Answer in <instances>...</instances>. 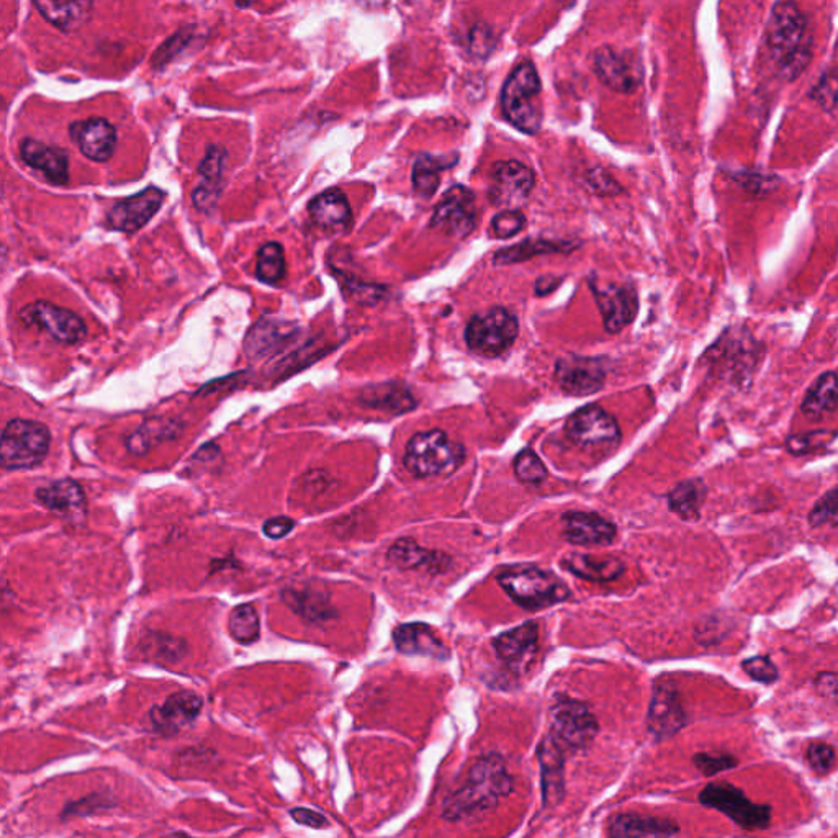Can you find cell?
<instances>
[{"mask_svg": "<svg viewBox=\"0 0 838 838\" xmlns=\"http://www.w3.org/2000/svg\"><path fill=\"white\" fill-rule=\"evenodd\" d=\"M513 791V778L500 755L478 758L458 790L442 806V816L451 823L472 819L495 809Z\"/></svg>", "mask_w": 838, "mask_h": 838, "instance_id": "6da1fadb", "label": "cell"}, {"mask_svg": "<svg viewBox=\"0 0 838 838\" xmlns=\"http://www.w3.org/2000/svg\"><path fill=\"white\" fill-rule=\"evenodd\" d=\"M765 42L777 59L778 75L794 81L806 71L813 58V35L803 10L794 2H777L771 7Z\"/></svg>", "mask_w": 838, "mask_h": 838, "instance_id": "7a4b0ae2", "label": "cell"}, {"mask_svg": "<svg viewBox=\"0 0 838 838\" xmlns=\"http://www.w3.org/2000/svg\"><path fill=\"white\" fill-rule=\"evenodd\" d=\"M542 86L537 69L521 63L511 71L501 91L505 118L528 135H535L542 125Z\"/></svg>", "mask_w": 838, "mask_h": 838, "instance_id": "3957f363", "label": "cell"}, {"mask_svg": "<svg viewBox=\"0 0 838 838\" xmlns=\"http://www.w3.org/2000/svg\"><path fill=\"white\" fill-rule=\"evenodd\" d=\"M404 461L417 477H448L464 464L465 449L441 429H432L418 432L408 441Z\"/></svg>", "mask_w": 838, "mask_h": 838, "instance_id": "277c9868", "label": "cell"}, {"mask_svg": "<svg viewBox=\"0 0 838 838\" xmlns=\"http://www.w3.org/2000/svg\"><path fill=\"white\" fill-rule=\"evenodd\" d=\"M498 584L518 607L529 611L544 610L571 597V591L557 575L535 567L503 571Z\"/></svg>", "mask_w": 838, "mask_h": 838, "instance_id": "5b68a950", "label": "cell"}, {"mask_svg": "<svg viewBox=\"0 0 838 838\" xmlns=\"http://www.w3.org/2000/svg\"><path fill=\"white\" fill-rule=\"evenodd\" d=\"M52 434L43 422L12 419L0 441V462L7 471H22L42 464L48 455Z\"/></svg>", "mask_w": 838, "mask_h": 838, "instance_id": "8992f818", "label": "cell"}, {"mask_svg": "<svg viewBox=\"0 0 838 838\" xmlns=\"http://www.w3.org/2000/svg\"><path fill=\"white\" fill-rule=\"evenodd\" d=\"M598 721L590 707L571 698H557L551 707V737L562 750H587L597 738Z\"/></svg>", "mask_w": 838, "mask_h": 838, "instance_id": "52a82bcc", "label": "cell"}, {"mask_svg": "<svg viewBox=\"0 0 838 838\" xmlns=\"http://www.w3.org/2000/svg\"><path fill=\"white\" fill-rule=\"evenodd\" d=\"M520 335L517 316L507 308H490L475 315L465 329V341L471 351L485 358H497L507 352Z\"/></svg>", "mask_w": 838, "mask_h": 838, "instance_id": "ba28073f", "label": "cell"}, {"mask_svg": "<svg viewBox=\"0 0 838 838\" xmlns=\"http://www.w3.org/2000/svg\"><path fill=\"white\" fill-rule=\"evenodd\" d=\"M700 803L726 814L741 829H767L771 820L770 807L751 803L744 791L729 783L710 784L704 788L700 794Z\"/></svg>", "mask_w": 838, "mask_h": 838, "instance_id": "9c48e42d", "label": "cell"}, {"mask_svg": "<svg viewBox=\"0 0 838 838\" xmlns=\"http://www.w3.org/2000/svg\"><path fill=\"white\" fill-rule=\"evenodd\" d=\"M477 223V205L471 189L454 185L449 189L432 213L431 228L451 238H467Z\"/></svg>", "mask_w": 838, "mask_h": 838, "instance_id": "30bf717a", "label": "cell"}, {"mask_svg": "<svg viewBox=\"0 0 838 838\" xmlns=\"http://www.w3.org/2000/svg\"><path fill=\"white\" fill-rule=\"evenodd\" d=\"M20 318L25 321V325L36 326L42 331L48 332L55 341L63 344H78L88 335V326L81 316L45 301L23 307L20 310Z\"/></svg>", "mask_w": 838, "mask_h": 838, "instance_id": "8fae6325", "label": "cell"}, {"mask_svg": "<svg viewBox=\"0 0 838 838\" xmlns=\"http://www.w3.org/2000/svg\"><path fill=\"white\" fill-rule=\"evenodd\" d=\"M488 201L497 207L517 210L529 197L535 184L532 169L521 161H498L491 166Z\"/></svg>", "mask_w": 838, "mask_h": 838, "instance_id": "7c38bea8", "label": "cell"}, {"mask_svg": "<svg viewBox=\"0 0 838 838\" xmlns=\"http://www.w3.org/2000/svg\"><path fill=\"white\" fill-rule=\"evenodd\" d=\"M567 434L575 444L587 449H611L621 441L616 419L597 405H588L571 415L567 422Z\"/></svg>", "mask_w": 838, "mask_h": 838, "instance_id": "4fadbf2b", "label": "cell"}, {"mask_svg": "<svg viewBox=\"0 0 838 838\" xmlns=\"http://www.w3.org/2000/svg\"><path fill=\"white\" fill-rule=\"evenodd\" d=\"M608 377L604 359L565 355L555 364V381L562 390L575 397H587L603 388Z\"/></svg>", "mask_w": 838, "mask_h": 838, "instance_id": "5bb4252c", "label": "cell"}, {"mask_svg": "<svg viewBox=\"0 0 838 838\" xmlns=\"http://www.w3.org/2000/svg\"><path fill=\"white\" fill-rule=\"evenodd\" d=\"M204 700L194 691H179L149 711L152 731L162 737H175L199 720Z\"/></svg>", "mask_w": 838, "mask_h": 838, "instance_id": "9a60e30c", "label": "cell"}, {"mask_svg": "<svg viewBox=\"0 0 838 838\" xmlns=\"http://www.w3.org/2000/svg\"><path fill=\"white\" fill-rule=\"evenodd\" d=\"M684 724H687V714L673 681L665 680V678L655 681L647 717L650 734L657 738L671 737L683 729Z\"/></svg>", "mask_w": 838, "mask_h": 838, "instance_id": "2e32d148", "label": "cell"}, {"mask_svg": "<svg viewBox=\"0 0 838 838\" xmlns=\"http://www.w3.org/2000/svg\"><path fill=\"white\" fill-rule=\"evenodd\" d=\"M166 192L156 185L116 202L106 215V225L115 231L136 233L148 225L149 219L161 210Z\"/></svg>", "mask_w": 838, "mask_h": 838, "instance_id": "e0dca14e", "label": "cell"}, {"mask_svg": "<svg viewBox=\"0 0 838 838\" xmlns=\"http://www.w3.org/2000/svg\"><path fill=\"white\" fill-rule=\"evenodd\" d=\"M590 285L608 332L616 335L634 321L638 310L637 292L634 287L618 284L601 285L594 279Z\"/></svg>", "mask_w": 838, "mask_h": 838, "instance_id": "ac0fdd59", "label": "cell"}, {"mask_svg": "<svg viewBox=\"0 0 838 838\" xmlns=\"http://www.w3.org/2000/svg\"><path fill=\"white\" fill-rule=\"evenodd\" d=\"M594 72L607 88L632 94L642 84V66L632 53L603 46L594 53Z\"/></svg>", "mask_w": 838, "mask_h": 838, "instance_id": "d6986e66", "label": "cell"}, {"mask_svg": "<svg viewBox=\"0 0 838 838\" xmlns=\"http://www.w3.org/2000/svg\"><path fill=\"white\" fill-rule=\"evenodd\" d=\"M71 136L79 151L94 162H105L116 149V129L109 120L101 116L78 120L69 125Z\"/></svg>", "mask_w": 838, "mask_h": 838, "instance_id": "ffe728a7", "label": "cell"}, {"mask_svg": "<svg viewBox=\"0 0 838 838\" xmlns=\"http://www.w3.org/2000/svg\"><path fill=\"white\" fill-rule=\"evenodd\" d=\"M20 158L30 168L42 172L49 184L65 185L69 181V156L65 149L25 138L20 143Z\"/></svg>", "mask_w": 838, "mask_h": 838, "instance_id": "44dd1931", "label": "cell"}, {"mask_svg": "<svg viewBox=\"0 0 838 838\" xmlns=\"http://www.w3.org/2000/svg\"><path fill=\"white\" fill-rule=\"evenodd\" d=\"M537 758L541 765L542 800L545 807L557 806L565 796L564 750L547 735L539 744Z\"/></svg>", "mask_w": 838, "mask_h": 838, "instance_id": "7402d4cb", "label": "cell"}, {"mask_svg": "<svg viewBox=\"0 0 838 838\" xmlns=\"http://www.w3.org/2000/svg\"><path fill=\"white\" fill-rule=\"evenodd\" d=\"M297 335V328L274 318H261L246 336L245 352L251 361L274 355L282 351Z\"/></svg>", "mask_w": 838, "mask_h": 838, "instance_id": "603a6c76", "label": "cell"}, {"mask_svg": "<svg viewBox=\"0 0 838 838\" xmlns=\"http://www.w3.org/2000/svg\"><path fill=\"white\" fill-rule=\"evenodd\" d=\"M36 498L63 520L79 521L86 517L84 491L71 478H63L38 488Z\"/></svg>", "mask_w": 838, "mask_h": 838, "instance_id": "cb8c5ba5", "label": "cell"}, {"mask_svg": "<svg viewBox=\"0 0 838 838\" xmlns=\"http://www.w3.org/2000/svg\"><path fill=\"white\" fill-rule=\"evenodd\" d=\"M387 558L395 567L404 568V570H424L431 575L444 574L452 565L448 554L422 548L410 537L395 542L388 551Z\"/></svg>", "mask_w": 838, "mask_h": 838, "instance_id": "d4e9b609", "label": "cell"}, {"mask_svg": "<svg viewBox=\"0 0 838 838\" xmlns=\"http://www.w3.org/2000/svg\"><path fill=\"white\" fill-rule=\"evenodd\" d=\"M564 537L575 545H607L616 539V525L597 513L571 511L562 520Z\"/></svg>", "mask_w": 838, "mask_h": 838, "instance_id": "484cf974", "label": "cell"}, {"mask_svg": "<svg viewBox=\"0 0 838 838\" xmlns=\"http://www.w3.org/2000/svg\"><path fill=\"white\" fill-rule=\"evenodd\" d=\"M539 627L535 623L511 628L494 638V648L498 658L513 670H521L534 657L537 648Z\"/></svg>", "mask_w": 838, "mask_h": 838, "instance_id": "4316f807", "label": "cell"}, {"mask_svg": "<svg viewBox=\"0 0 838 838\" xmlns=\"http://www.w3.org/2000/svg\"><path fill=\"white\" fill-rule=\"evenodd\" d=\"M226 151L219 146L212 145L207 148V155L199 166L201 185L192 194L195 207L201 212H208L215 207L222 192L223 172H225Z\"/></svg>", "mask_w": 838, "mask_h": 838, "instance_id": "83f0119b", "label": "cell"}, {"mask_svg": "<svg viewBox=\"0 0 838 838\" xmlns=\"http://www.w3.org/2000/svg\"><path fill=\"white\" fill-rule=\"evenodd\" d=\"M394 642L398 652L405 655H421V657L448 660L451 652L435 632L426 624H404L394 631Z\"/></svg>", "mask_w": 838, "mask_h": 838, "instance_id": "f1b7e54d", "label": "cell"}, {"mask_svg": "<svg viewBox=\"0 0 838 838\" xmlns=\"http://www.w3.org/2000/svg\"><path fill=\"white\" fill-rule=\"evenodd\" d=\"M359 401L374 410L388 411V414L401 415L417 408L414 394L400 382H385V384L371 385L359 395Z\"/></svg>", "mask_w": 838, "mask_h": 838, "instance_id": "f546056e", "label": "cell"}, {"mask_svg": "<svg viewBox=\"0 0 838 838\" xmlns=\"http://www.w3.org/2000/svg\"><path fill=\"white\" fill-rule=\"evenodd\" d=\"M677 833V824L670 820L638 814H621L610 823V838H670Z\"/></svg>", "mask_w": 838, "mask_h": 838, "instance_id": "4dcf8cb0", "label": "cell"}, {"mask_svg": "<svg viewBox=\"0 0 838 838\" xmlns=\"http://www.w3.org/2000/svg\"><path fill=\"white\" fill-rule=\"evenodd\" d=\"M838 410V374L826 372L811 385L801 405V414L809 421H820Z\"/></svg>", "mask_w": 838, "mask_h": 838, "instance_id": "1f68e13d", "label": "cell"}, {"mask_svg": "<svg viewBox=\"0 0 838 838\" xmlns=\"http://www.w3.org/2000/svg\"><path fill=\"white\" fill-rule=\"evenodd\" d=\"M312 219L322 228H346L352 222L351 205L344 192L339 189H329L316 195L308 205Z\"/></svg>", "mask_w": 838, "mask_h": 838, "instance_id": "d6a6232c", "label": "cell"}, {"mask_svg": "<svg viewBox=\"0 0 838 838\" xmlns=\"http://www.w3.org/2000/svg\"><path fill=\"white\" fill-rule=\"evenodd\" d=\"M458 156H419L414 166V191L418 197L431 199L441 185V174L457 165Z\"/></svg>", "mask_w": 838, "mask_h": 838, "instance_id": "836d02e7", "label": "cell"}, {"mask_svg": "<svg viewBox=\"0 0 838 838\" xmlns=\"http://www.w3.org/2000/svg\"><path fill=\"white\" fill-rule=\"evenodd\" d=\"M33 7L42 13L43 19L63 32L82 29L91 20L94 10L92 2H35Z\"/></svg>", "mask_w": 838, "mask_h": 838, "instance_id": "e575fe53", "label": "cell"}, {"mask_svg": "<svg viewBox=\"0 0 838 838\" xmlns=\"http://www.w3.org/2000/svg\"><path fill=\"white\" fill-rule=\"evenodd\" d=\"M568 571L590 581L616 580L624 571L623 562L614 557L601 555L571 554L562 562Z\"/></svg>", "mask_w": 838, "mask_h": 838, "instance_id": "d590c367", "label": "cell"}, {"mask_svg": "<svg viewBox=\"0 0 838 838\" xmlns=\"http://www.w3.org/2000/svg\"><path fill=\"white\" fill-rule=\"evenodd\" d=\"M284 601L302 618L308 621H328L335 616L329 598L316 588H288L284 591Z\"/></svg>", "mask_w": 838, "mask_h": 838, "instance_id": "8d00e7d4", "label": "cell"}, {"mask_svg": "<svg viewBox=\"0 0 838 838\" xmlns=\"http://www.w3.org/2000/svg\"><path fill=\"white\" fill-rule=\"evenodd\" d=\"M706 487L701 480L681 482L668 495L670 510L678 514L681 520H698L704 500H706Z\"/></svg>", "mask_w": 838, "mask_h": 838, "instance_id": "74e56055", "label": "cell"}, {"mask_svg": "<svg viewBox=\"0 0 838 838\" xmlns=\"http://www.w3.org/2000/svg\"><path fill=\"white\" fill-rule=\"evenodd\" d=\"M571 251L570 242L548 241V239H525L520 245L510 246L501 249L495 254V264H517L539 254H551V252Z\"/></svg>", "mask_w": 838, "mask_h": 838, "instance_id": "f35d334b", "label": "cell"}, {"mask_svg": "<svg viewBox=\"0 0 838 838\" xmlns=\"http://www.w3.org/2000/svg\"><path fill=\"white\" fill-rule=\"evenodd\" d=\"M285 252L281 242H265L258 252L256 262V275L264 284L275 285L285 278Z\"/></svg>", "mask_w": 838, "mask_h": 838, "instance_id": "ab89813d", "label": "cell"}, {"mask_svg": "<svg viewBox=\"0 0 838 838\" xmlns=\"http://www.w3.org/2000/svg\"><path fill=\"white\" fill-rule=\"evenodd\" d=\"M229 634L242 645L254 644L261 635L258 611L251 604H239L229 614Z\"/></svg>", "mask_w": 838, "mask_h": 838, "instance_id": "60d3db41", "label": "cell"}, {"mask_svg": "<svg viewBox=\"0 0 838 838\" xmlns=\"http://www.w3.org/2000/svg\"><path fill=\"white\" fill-rule=\"evenodd\" d=\"M175 428L178 426L172 424V421L165 422L162 419H152V421L143 424L135 434L129 435L126 445L135 454H145L149 449L155 448L159 441H166V439L178 435V432H174Z\"/></svg>", "mask_w": 838, "mask_h": 838, "instance_id": "b9f144b4", "label": "cell"}, {"mask_svg": "<svg viewBox=\"0 0 838 838\" xmlns=\"http://www.w3.org/2000/svg\"><path fill=\"white\" fill-rule=\"evenodd\" d=\"M834 439H836V434L833 431H824V429L803 432V434L790 435L786 439V449L790 454L806 455L826 448Z\"/></svg>", "mask_w": 838, "mask_h": 838, "instance_id": "7bdbcfd3", "label": "cell"}, {"mask_svg": "<svg viewBox=\"0 0 838 838\" xmlns=\"http://www.w3.org/2000/svg\"><path fill=\"white\" fill-rule=\"evenodd\" d=\"M514 474L523 484L539 485L547 477V468L531 449H524L514 458Z\"/></svg>", "mask_w": 838, "mask_h": 838, "instance_id": "ee69618b", "label": "cell"}, {"mask_svg": "<svg viewBox=\"0 0 838 838\" xmlns=\"http://www.w3.org/2000/svg\"><path fill=\"white\" fill-rule=\"evenodd\" d=\"M192 30L194 29L179 30L168 42L162 43L161 48L156 49L155 56H152V68H165L175 56L181 55L191 45L192 39H194V32Z\"/></svg>", "mask_w": 838, "mask_h": 838, "instance_id": "f6af8a7d", "label": "cell"}, {"mask_svg": "<svg viewBox=\"0 0 838 838\" xmlns=\"http://www.w3.org/2000/svg\"><path fill=\"white\" fill-rule=\"evenodd\" d=\"M110 807H115L112 797L99 793L91 794V796L66 804L61 817L63 819H71V817L92 816V814L101 813V811L110 809Z\"/></svg>", "mask_w": 838, "mask_h": 838, "instance_id": "bcb514c9", "label": "cell"}, {"mask_svg": "<svg viewBox=\"0 0 838 838\" xmlns=\"http://www.w3.org/2000/svg\"><path fill=\"white\" fill-rule=\"evenodd\" d=\"M809 524L813 528H820V525H833L838 528V487L827 491L816 507L811 510Z\"/></svg>", "mask_w": 838, "mask_h": 838, "instance_id": "7dc6e473", "label": "cell"}, {"mask_svg": "<svg viewBox=\"0 0 838 838\" xmlns=\"http://www.w3.org/2000/svg\"><path fill=\"white\" fill-rule=\"evenodd\" d=\"M524 226L525 216L520 210H505L491 219V233L495 238H513L514 235L523 231Z\"/></svg>", "mask_w": 838, "mask_h": 838, "instance_id": "c3c4849f", "label": "cell"}, {"mask_svg": "<svg viewBox=\"0 0 838 838\" xmlns=\"http://www.w3.org/2000/svg\"><path fill=\"white\" fill-rule=\"evenodd\" d=\"M741 668H744L745 673L751 680L760 681V683L765 684L774 683L778 677H780L777 665L771 661L770 657H763V655L747 658V660L741 661Z\"/></svg>", "mask_w": 838, "mask_h": 838, "instance_id": "681fc988", "label": "cell"}, {"mask_svg": "<svg viewBox=\"0 0 838 838\" xmlns=\"http://www.w3.org/2000/svg\"><path fill=\"white\" fill-rule=\"evenodd\" d=\"M807 761L816 773H830L837 763L836 750L830 745L816 741L807 748Z\"/></svg>", "mask_w": 838, "mask_h": 838, "instance_id": "f907efd6", "label": "cell"}, {"mask_svg": "<svg viewBox=\"0 0 838 838\" xmlns=\"http://www.w3.org/2000/svg\"><path fill=\"white\" fill-rule=\"evenodd\" d=\"M811 98L823 109L833 110L838 104V75L837 72H827L819 84L811 91Z\"/></svg>", "mask_w": 838, "mask_h": 838, "instance_id": "816d5d0a", "label": "cell"}, {"mask_svg": "<svg viewBox=\"0 0 838 838\" xmlns=\"http://www.w3.org/2000/svg\"><path fill=\"white\" fill-rule=\"evenodd\" d=\"M495 36L488 25H475L468 36V48L477 58H487L494 52Z\"/></svg>", "mask_w": 838, "mask_h": 838, "instance_id": "f5cc1de1", "label": "cell"}, {"mask_svg": "<svg viewBox=\"0 0 838 838\" xmlns=\"http://www.w3.org/2000/svg\"><path fill=\"white\" fill-rule=\"evenodd\" d=\"M693 761L698 770L706 774V777H713V774L729 770V768H734L737 765L735 758L726 757V755L700 754L693 758Z\"/></svg>", "mask_w": 838, "mask_h": 838, "instance_id": "db71d44e", "label": "cell"}, {"mask_svg": "<svg viewBox=\"0 0 838 838\" xmlns=\"http://www.w3.org/2000/svg\"><path fill=\"white\" fill-rule=\"evenodd\" d=\"M288 816H291L295 823L308 827V829L321 830L328 829L329 827L328 817L322 816L318 811L308 809V807H292V809L288 811Z\"/></svg>", "mask_w": 838, "mask_h": 838, "instance_id": "11a10c76", "label": "cell"}, {"mask_svg": "<svg viewBox=\"0 0 838 838\" xmlns=\"http://www.w3.org/2000/svg\"><path fill=\"white\" fill-rule=\"evenodd\" d=\"M587 184L593 189L597 194L616 195L621 194V188L611 175H608L603 169H591L587 174Z\"/></svg>", "mask_w": 838, "mask_h": 838, "instance_id": "9f6ffc18", "label": "cell"}, {"mask_svg": "<svg viewBox=\"0 0 838 838\" xmlns=\"http://www.w3.org/2000/svg\"><path fill=\"white\" fill-rule=\"evenodd\" d=\"M344 287L351 292L352 297L358 301V304L374 305L377 304L378 298L382 295V287H375V285L362 284V282H344Z\"/></svg>", "mask_w": 838, "mask_h": 838, "instance_id": "6f0895ef", "label": "cell"}, {"mask_svg": "<svg viewBox=\"0 0 838 838\" xmlns=\"http://www.w3.org/2000/svg\"><path fill=\"white\" fill-rule=\"evenodd\" d=\"M814 687L820 697L826 698L838 707V673L826 671V673L817 675Z\"/></svg>", "mask_w": 838, "mask_h": 838, "instance_id": "680465c9", "label": "cell"}, {"mask_svg": "<svg viewBox=\"0 0 838 838\" xmlns=\"http://www.w3.org/2000/svg\"><path fill=\"white\" fill-rule=\"evenodd\" d=\"M295 528V521L287 517L271 518L262 525V531L269 539H282Z\"/></svg>", "mask_w": 838, "mask_h": 838, "instance_id": "91938a15", "label": "cell"}, {"mask_svg": "<svg viewBox=\"0 0 838 838\" xmlns=\"http://www.w3.org/2000/svg\"><path fill=\"white\" fill-rule=\"evenodd\" d=\"M562 279L554 278V275H542L537 282H535V294L547 295L554 292L555 288L560 285Z\"/></svg>", "mask_w": 838, "mask_h": 838, "instance_id": "94428289", "label": "cell"}, {"mask_svg": "<svg viewBox=\"0 0 838 838\" xmlns=\"http://www.w3.org/2000/svg\"><path fill=\"white\" fill-rule=\"evenodd\" d=\"M162 838H194L189 836V834L185 833H172L169 834V836L162 837Z\"/></svg>", "mask_w": 838, "mask_h": 838, "instance_id": "6125c7cd", "label": "cell"}]
</instances>
